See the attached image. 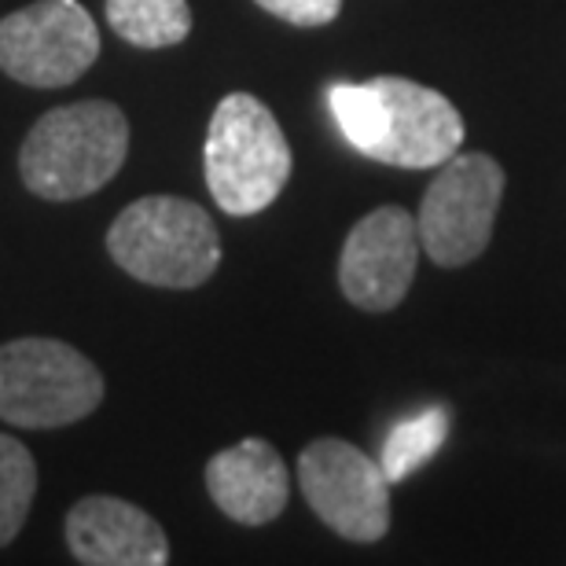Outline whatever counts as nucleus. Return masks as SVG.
Instances as JSON below:
<instances>
[{
    "mask_svg": "<svg viewBox=\"0 0 566 566\" xmlns=\"http://www.w3.org/2000/svg\"><path fill=\"white\" fill-rule=\"evenodd\" d=\"M335 126L349 147L401 169H434L460 151L463 118L446 96L412 77L343 82L327 93Z\"/></svg>",
    "mask_w": 566,
    "mask_h": 566,
    "instance_id": "nucleus-1",
    "label": "nucleus"
},
{
    "mask_svg": "<svg viewBox=\"0 0 566 566\" xmlns=\"http://www.w3.org/2000/svg\"><path fill=\"white\" fill-rule=\"evenodd\" d=\"M129 155V122L111 99H82L38 118L19 147V177L38 199L74 202L118 177Z\"/></svg>",
    "mask_w": 566,
    "mask_h": 566,
    "instance_id": "nucleus-2",
    "label": "nucleus"
},
{
    "mask_svg": "<svg viewBox=\"0 0 566 566\" xmlns=\"http://www.w3.org/2000/svg\"><path fill=\"white\" fill-rule=\"evenodd\" d=\"M107 254L147 287L191 291L221 265V235L210 213L180 196H144L107 229Z\"/></svg>",
    "mask_w": 566,
    "mask_h": 566,
    "instance_id": "nucleus-3",
    "label": "nucleus"
},
{
    "mask_svg": "<svg viewBox=\"0 0 566 566\" xmlns=\"http://www.w3.org/2000/svg\"><path fill=\"white\" fill-rule=\"evenodd\" d=\"M202 166L213 202L232 218H254L287 188L294 158L273 111L251 93H229L210 118Z\"/></svg>",
    "mask_w": 566,
    "mask_h": 566,
    "instance_id": "nucleus-4",
    "label": "nucleus"
},
{
    "mask_svg": "<svg viewBox=\"0 0 566 566\" xmlns=\"http://www.w3.org/2000/svg\"><path fill=\"white\" fill-rule=\"evenodd\" d=\"M104 376L82 349L60 338H11L0 346V420L22 430H55L93 416Z\"/></svg>",
    "mask_w": 566,
    "mask_h": 566,
    "instance_id": "nucleus-5",
    "label": "nucleus"
},
{
    "mask_svg": "<svg viewBox=\"0 0 566 566\" xmlns=\"http://www.w3.org/2000/svg\"><path fill=\"white\" fill-rule=\"evenodd\" d=\"M504 199V169L496 158L471 151L441 163L416 213L420 247L441 269H460L490 247Z\"/></svg>",
    "mask_w": 566,
    "mask_h": 566,
    "instance_id": "nucleus-6",
    "label": "nucleus"
},
{
    "mask_svg": "<svg viewBox=\"0 0 566 566\" xmlns=\"http://www.w3.org/2000/svg\"><path fill=\"white\" fill-rule=\"evenodd\" d=\"M99 60V30L82 0H38L0 19V71L30 88H63Z\"/></svg>",
    "mask_w": 566,
    "mask_h": 566,
    "instance_id": "nucleus-7",
    "label": "nucleus"
},
{
    "mask_svg": "<svg viewBox=\"0 0 566 566\" xmlns=\"http://www.w3.org/2000/svg\"><path fill=\"white\" fill-rule=\"evenodd\" d=\"M298 482L316 518L338 537L371 545L390 530V482L368 452L343 438H316L298 457Z\"/></svg>",
    "mask_w": 566,
    "mask_h": 566,
    "instance_id": "nucleus-8",
    "label": "nucleus"
},
{
    "mask_svg": "<svg viewBox=\"0 0 566 566\" xmlns=\"http://www.w3.org/2000/svg\"><path fill=\"white\" fill-rule=\"evenodd\" d=\"M420 265V229L405 207H379L346 235L338 258V287L357 310H398Z\"/></svg>",
    "mask_w": 566,
    "mask_h": 566,
    "instance_id": "nucleus-9",
    "label": "nucleus"
},
{
    "mask_svg": "<svg viewBox=\"0 0 566 566\" xmlns=\"http://www.w3.org/2000/svg\"><path fill=\"white\" fill-rule=\"evenodd\" d=\"M66 548L85 566H163L169 537L151 515L122 496H85L66 512Z\"/></svg>",
    "mask_w": 566,
    "mask_h": 566,
    "instance_id": "nucleus-10",
    "label": "nucleus"
},
{
    "mask_svg": "<svg viewBox=\"0 0 566 566\" xmlns=\"http://www.w3.org/2000/svg\"><path fill=\"white\" fill-rule=\"evenodd\" d=\"M207 493L232 523L265 526L283 515L291 496V474L265 438H243L207 463Z\"/></svg>",
    "mask_w": 566,
    "mask_h": 566,
    "instance_id": "nucleus-11",
    "label": "nucleus"
},
{
    "mask_svg": "<svg viewBox=\"0 0 566 566\" xmlns=\"http://www.w3.org/2000/svg\"><path fill=\"white\" fill-rule=\"evenodd\" d=\"M107 22L133 49H174L191 33L188 0H107Z\"/></svg>",
    "mask_w": 566,
    "mask_h": 566,
    "instance_id": "nucleus-12",
    "label": "nucleus"
},
{
    "mask_svg": "<svg viewBox=\"0 0 566 566\" xmlns=\"http://www.w3.org/2000/svg\"><path fill=\"white\" fill-rule=\"evenodd\" d=\"M449 438V409L446 405H430V409L409 416V420L394 423V430L382 441L379 468L387 474V482L409 479L412 471H420L434 452L446 446Z\"/></svg>",
    "mask_w": 566,
    "mask_h": 566,
    "instance_id": "nucleus-13",
    "label": "nucleus"
},
{
    "mask_svg": "<svg viewBox=\"0 0 566 566\" xmlns=\"http://www.w3.org/2000/svg\"><path fill=\"white\" fill-rule=\"evenodd\" d=\"M38 493V463L19 438L0 434V548L19 537Z\"/></svg>",
    "mask_w": 566,
    "mask_h": 566,
    "instance_id": "nucleus-14",
    "label": "nucleus"
},
{
    "mask_svg": "<svg viewBox=\"0 0 566 566\" xmlns=\"http://www.w3.org/2000/svg\"><path fill=\"white\" fill-rule=\"evenodd\" d=\"M254 4L291 27H327L343 11V0H254Z\"/></svg>",
    "mask_w": 566,
    "mask_h": 566,
    "instance_id": "nucleus-15",
    "label": "nucleus"
}]
</instances>
